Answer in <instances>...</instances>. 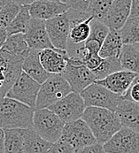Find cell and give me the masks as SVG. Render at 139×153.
<instances>
[{
    "mask_svg": "<svg viewBox=\"0 0 139 153\" xmlns=\"http://www.w3.org/2000/svg\"><path fill=\"white\" fill-rule=\"evenodd\" d=\"M82 119L88 124L97 142L107 143L122 126L115 111L98 107H86Z\"/></svg>",
    "mask_w": 139,
    "mask_h": 153,
    "instance_id": "6da1fadb",
    "label": "cell"
},
{
    "mask_svg": "<svg viewBox=\"0 0 139 153\" xmlns=\"http://www.w3.org/2000/svg\"><path fill=\"white\" fill-rule=\"evenodd\" d=\"M35 109L7 97L0 99V128L3 129L33 128Z\"/></svg>",
    "mask_w": 139,
    "mask_h": 153,
    "instance_id": "7a4b0ae2",
    "label": "cell"
},
{
    "mask_svg": "<svg viewBox=\"0 0 139 153\" xmlns=\"http://www.w3.org/2000/svg\"><path fill=\"white\" fill-rule=\"evenodd\" d=\"M65 122L48 108L36 109L33 115V129L45 141L54 143L62 135Z\"/></svg>",
    "mask_w": 139,
    "mask_h": 153,
    "instance_id": "3957f363",
    "label": "cell"
},
{
    "mask_svg": "<svg viewBox=\"0 0 139 153\" xmlns=\"http://www.w3.org/2000/svg\"><path fill=\"white\" fill-rule=\"evenodd\" d=\"M72 92L69 83L61 74H51L41 84L36 109H44L56 104ZM35 109V110H36Z\"/></svg>",
    "mask_w": 139,
    "mask_h": 153,
    "instance_id": "277c9868",
    "label": "cell"
},
{
    "mask_svg": "<svg viewBox=\"0 0 139 153\" xmlns=\"http://www.w3.org/2000/svg\"><path fill=\"white\" fill-rule=\"evenodd\" d=\"M80 95L86 107H98L113 111H115L119 104L123 99L122 96L114 94L97 82H94L88 86Z\"/></svg>",
    "mask_w": 139,
    "mask_h": 153,
    "instance_id": "5b68a950",
    "label": "cell"
},
{
    "mask_svg": "<svg viewBox=\"0 0 139 153\" xmlns=\"http://www.w3.org/2000/svg\"><path fill=\"white\" fill-rule=\"evenodd\" d=\"M61 74L69 83L72 92L78 94L97 82L96 76L84 63L73 57H69L67 66Z\"/></svg>",
    "mask_w": 139,
    "mask_h": 153,
    "instance_id": "8992f818",
    "label": "cell"
},
{
    "mask_svg": "<svg viewBox=\"0 0 139 153\" xmlns=\"http://www.w3.org/2000/svg\"><path fill=\"white\" fill-rule=\"evenodd\" d=\"M40 87V83L22 71L5 97L17 100L26 105L36 109V104Z\"/></svg>",
    "mask_w": 139,
    "mask_h": 153,
    "instance_id": "52a82bcc",
    "label": "cell"
},
{
    "mask_svg": "<svg viewBox=\"0 0 139 153\" xmlns=\"http://www.w3.org/2000/svg\"><path fill=\"white\" fill-rule=\"evenodd\" d=\"M60 139L70 144L74 151L97 143L90 127L83 119L66 123Z\"/></svg>",
    "mask_w": 139,
    "mask_h": 153,
    "instance_id": "ba28073f",
    "label": "cell"
},
{
    "mask_svg": "<svg viewBox=\"0 0 139 153\" xmlns=\"http://www.w3.org/2000/svg\"><path fill=\"white\" fill-rule=\"evenodd\" d=\"M85 108L83 97L75 92H71L56 104L48 107V109L57 114L65 123L82 119Z\"/></svg>",
    "mask_w": 139,
    "mask_h": 153,
    "instance_id": "9c48e42d",
    "label": "cell"
},
{
    "mask_svg": "<svg viewBox=\"0 0 139 153\" xmlns=\"http://www.w3.org/2000/svg\"><path fill=\"white\" fill-rule=\"evenodd\" d=\"M103 146L106 153H139V133L121 128Z\"/></svg>",
    "mask_w": 139,
    "mask_h": 153,
    "instance_id": "30bf717a",
    "label": "cell"
},
{
    "mask_svg": "<svg viewBox=\"0 0 139 153\" xmlns=\"http://www.w3.org/2000/svg\"><path fill=\"white\" fill-rule=\"evenodd\" d=\"M68 15L70 22L68 43L75 45L84 44L91 35V23L94 20L88 13H82L69 8Z\"/></svg>",
    "mask_w": 139,
    "mask_h": 153,
    "instance_id": "8fae6325",
    "label": "cell"
},
{
    "mask_svg": "<svg viewBox=\"0 0 139 153\" xmlns=\"http://www.w3.org/2000/svg\"><path fill=\"white\" fill-rule=\"evenodd\" d=\"M47 33L54 48L68 51L69 40L70 22L68 11L53 19L45 22Z\"/></svg>",
    "mask_w": 139,
    "mask_h": 153,
    "instance_id": "7c38bea8",
    "label": "cell"
},
{
    "mask_svg": "<svg viewBox=\"0 0 139 153\" xmlns=\"http://www.w3.org/2000/svg\"><path fill=\"white\" fill-rule=\"evenodd\" d=\"M24 36L31 50L42 51L54 48L50 41L45 21L31 18Z\"/></svg>",
    "mask_w": 139,
    "mask_h": 153,
    "instance_id": "4fadbf2b",
    "label": "cell"
},
{
    "mask_svg": "<svg viewBox=\"0 0 139 153\" xmlns=\"http://www.w3.org/2000/svg\"><path fill=\"white\" fill-rule=\"evenodd\" d=\"M23 61L4 58L0 54V99L4 97L22 72Z\"/></svg>",
    "mask_w": 139,
    "mask_h": 153,
    "instance_id": "5bb4252c",
    "label": "cell"
},
{
    "mask_svg": "<svg viewBox=\"0 0 139 153\" xmlns=\"http://www.w3.org/2000/svg\"><path fill=\"white\" fill-rule=\"evenodd\" d=\"M132 0H114L106 16L102 21L110 30L120 31L129 18Z\"/></svg>",
    "mask_w": 139,
    "mask_h": 153,
    "instance_id": "9a60e30c",
    "label": "cell"
},
{
    "mask_svg": "<svg viewBox=\"0 0 139 153\" xmlns=\"http://www.w3.org/2000/svg\"><path fill=\"white\" fill-rule=\"evenodd\" d=\"M39 58L44 68L50 74H62L67 66L69 55L68 51L48 48L40 51Z\"/></svg>",
    "mask_w": 139,
    "mask_h": 153,
    "instance_id": "2e32d148",
    "label": "cell"
},
{
    "mask_svg": "<svg viewBox=\"0 0 139 153\" xmlns=\"http://www.w3.org/2000/svg\"><path fill=\"white\" fill-rule=\"evenodd\" d=\"M28 8L32 18L46 22L65 13L70 7L68 4H65L36 0L28 5Z\"/></svg>",
    "mask_w": 139,
    "mask_h": 153,
    "instance_id": "e0dca14e",
    "label": "cell"
},
{
    "mask_svg": "<svg viewBox=\"0 0 139 153\" xmlns=\"http://www.w3.org/2000/svg\"><path fill=\"white\" fill-rule=\"evenodd\" d=\"M137 75L138 74L129 71L120 70L109 74L102 80L97 81L96 82L106 88L114 94L123 97Z\"/></svg>",
    "mask_w": 139,
    "mask_h": 153,
    "instance_id": "ac0fdd59",
    "label": "cell"
},
{
    "mask_svg": "<svg viewBox=\"0 0 139 153\" xmlns=\"http://www.w3.org/2000/svg\"><path fill=\"white\" fill-rule=\"evenodd\" d=\"M29 51L30 48L24 34H16L7 37L6 42L0 50V54L3 57L24 61Z\"/></svg>",
    "mask_w": 139,
    "mask_h": 153,
    "instance_id": "d6986e66",
    "label": "cell"
},
{
    "mask_svg": "<svg viewBox=\"0 0 139 153\" xmlns=\"http://www.w3.org/2000/svg\"><path fill=\"white\" fill-rule=\"evenodd\" d=\"M122 128H127L139 133V104L124 98L115 111Z\"/></svg>",
    "mask_w": 139,
    "mask_h": 153,
    "instance_id": "ffe728a7",
    "label": "cell"
},
{
    "mask_svg": "<svg viewBox=\"0 0 139 153\" xmlns=\"http://www.w3.org/2000/svg\"><path fill=\"white\" fill-rule=\"evenodd\" d=\"M40 51L31 50L22 64V71L38 83L43 84L51 75L44 68L39 58Z\"/></svg>",
    "mask_w": 139,
    "mask_h": 153,
    "instance_id": "44dd1931",
    "label": "cell"
},
{
    "mask_svg": "<svg viewBox=\"0 0 139 153\" xmlns=\"http://www.w3.org/2000/svg\"><path fill=\"white\" fill-rule=\"evenodd\" d=\"M123 45L120 31L110 30L101 46L99 56L103 59H120Z\"/></svg>",
    "mask_w": 139,
    "mask_h": 153,
    "instance_id": "7402d4cb",
    "label": "cell"
},
{
    "mask_svg": "<svg viewBox=\"0 0 139 153\" xmlns=\"http://www.w3.org/2000/svg\"><path fill=\"white\" fill-rule=\"evenodd\" d=\"M23 153H46L52 145L33 128L23 129Z\"/></svg>",
    "mask_w": 139,
    "mask_h": 153,
    "instance_id": "603a6c76",
    "label": "cell"
},
{
    "mask_svg": "<svg viewBox=\"0 0 139 153\" xmlns=\"http://www.w3.org/2000/svg\"><path fill=\"white\" fill-rule=\"evenodd\" d=\"M122 70L139 75V51L132 44H124L120 56Z\"/></svg>",
    "mask_w": 139,
    "mask_h": 153,
    "instance_id": "cb8c5ba5",
    "label": "cell"
},
{
    "mask_svg": "<svg viewBox=\"0 0 139 153\" xmlns=\"http://www.w3.org/2000/svg\"><path fill=\"white\" fill-rule=\"evenodd\" d=\"M5 134L4 153H23V129H4Z\"/></svg>",
    "mask_w": 139,
    "mask_h": 153,
    "instance_id": "d4e9b609",
    "label": "cell"
},
{
    "mask_svg": "<svg viewBox=\"0 0 139 153\" xmlns=\"http://www.w3.org/2000/svg\"><path fill=\"white\" fill-rule=\"evenodd\" d=\"M31 18L32 17L29 13L28 5H21L17 16L6 27L8 36L16 34H24L27 30V27L29 24Z\"/></svg>",
    "mask_w": 139,
    "mask_h": 153,
    "instance_id": "484cf974",
    "label": "cell"
},
{
    "mask_svg": "<svg viewBox=\"0 0 139 153\" xmlns=\"http://www.w3.org/2000/svg\"><path fill=\"white\" fill-rule=\"evenodd\" d=\"M120 33L124 44H139V17L129 18Z\"/></svg>",
    "mask_w": 139,
    "mask_h": 153,
    "instance_id": "4316f807",
    "label": "cell"
},
{
    "mask_svg": "<svg viewBox=\"0 0 139 153\" xmlns=\"http://www.w3.org/2000/svg\"><path fill=\"white\" fill-rule=\"evenodd\" d=\"M120 70H122L120 59H103L100 66L92 71V73L96 76L97 81H99Z\"/></svg>",
    "mask_w": 139,
    "mask_h": 153,
    "instance_id": "83f0119b",
    "label": "cell"
},
{
    "mask_svg": "<svg viewBox=\"0 0 139 153\" xmlns=\"http://www.w3.org/2000/svg\"><path fill=\"white\" fill-rule=\"evenodd\" d=\"M114 0H91L87 13L94 19L103 21Z\"/></svg>",
    "mask_w": 139,
    "mask_h": 153,
    "instance_id": "f1b7e54d",
    "label": "cell"
},
{
    "mask_svg": "<svg viewBox=\"0 0 139 153\" xmlns=\"http://www.w3.org/2000/svg\"><path fill=\"white\" fill-rule=\"evenodd\" d=\"M20 8L21 5L10 0L0 12V27L6 28L17 16Z\"/></svg>",
    "mask_w": 139,
    "mask_h": 153,
    "instance_id": "f546056e",
    "label": "cell"
},
{
    "mask_svg": "<svg viewBox=\"0 0 139 153\" xmlns=\"http://www.w3.org/2000/svg\"><path fill=\"white\" fill-rule=\"evenodd\" d=\"M109 32L110 28L104 22L94 19L91 23V35L89 39L97 41L102 45Z\"/></svg>",
    "mask_w": 139,
    "mask_h": 153,
    "instance_id": "4dcf8cb0",
    "label": "cell"
},
{
    "mask_svg": "<svg viewBox=\"0 0 139 153\" xmlns=\"http://www.w3.org/2000/svg\"><path fill=\"white\" fill-rule=\"evenodd\" d=\"M122 97L125 100L139 104V75L135 77L130 87L129 88L128 91Z\"/></svg>",
    "mask_w": 139,
    "mask_h": 153,
    "instance_id": "1f68e13d",
    "label": "cell"
},
{
    "mask_svg": "<svg viewBox=\"0 0 139 153\" xmlns=\"http://www.w3.org/2000/svg\"><path fill=\"white\" fill-rule=\"evenodd\" d=\"M74 149L66 143L65 141L59 139L58 142L52 143L51 148L47 151L46 153H74Z\"/></svg>",
    "mask_w": 139,
    "mask_h": 153,
    "instance_id": "d6a6232c",
    "label": "cell"
},
{
    "mask_svg": "<svg viewBox=\"0 0 139 153\" xmlns=\"http://www.w3.org/2000/svg\"><path fill=\"white\" fill-rule=\"evenodd\" d=\"M91 2V0H68V5L73 10L87 13Z\"/></svg>",
    "mask_w": 139,
    "mask_h": 153,
    "instance_id": "836d02e7",
    "label": "cell"
},
{
    "mask_svg": "<svg viewBox=\"0 0 139 153\" xmlns=\"http://www.w3.org/2000/svg\"><path fill=\"white\" fill-rule=\"evenodd\" d=\"M103 61V58L99 56V54L97 55H91L87 58V59L84 61V65L87 66L91 72L96 70Z\"/></svg>",
    "mask_w": 139,
    "mask_h": 153,
    "instance_id": "e575fe53",
    "label": "cell"
},
{
    "mask_svg": "<svg viewBox=\"0 0 139 153\" xmlns=\"http://www.w3.org/2000/svg\"><path fill=\"white\" fill-rule=\"evenodd\" d=\"M74 153H106V152H105L103 144L97 143L92 145L85 146L82 149H79L75 151Z\"/></svg>",
    "mask_w": 139,
    "mask_h": 153,
    "instance_id": "d590c367",
    "label": "cell"
},
{
    "mask_svg": "<svg viewBox=\"0 0 139 153\" xmlns=\"http://www.w3.org/2000/svg\"><path fill=\"white\" fill-rule=\"evenodd\" d=\"M139 17V0H132L131 12L129 18H138Z\"/></svg>",
    "mask_w": 139,
    "mask_h": 153,
    "instance_id": "8d00e7d4",
    "label": "cell"
},
{
    "mask_svg": "<svg viewBox=\"0 0 139 153\" xmlns=\"http://www.w3.org/2000/svg\"><path fill=\"white\" fill-rule=\"evenodd\" d=\"M7 37H8V35L6 32V28L0 27V50L4 46V43L6 42Z\"/></svg>",
    "mask_w": 139,
    "mask_h": 153,
    "instance_id": "74e56055",
    "label": "cell"
},
{
    "mask_svg": "<svg viewBox=\"0 0 139 153\" xmlns=\"http://www.w3.org/2000/svg\"><path fill=\"white\" fill-rule=\"evenodd\" d=\"M4 140H5L4 130L0 128V153H4Z\"/></svg>",
    "mask_w": 139,
    "mask_h": 153,
    "instance_id": "f35d334b",
    "label": "cell"
},
{
    "mask_svg": "<svg viewBox=\"0 0 139 153\" xmlns=\"http://www.w3.org/2000/svg\"><path fill=\"white\" fill-rule=\"evenodd\" d=\"M11 1L14 2L15 4H17L19 5H29L35 0H11Z\"/></svg>",
    "mask_w": 139,
    "mask_h": 153,
    "instance_id": "ab89813d",
    "label": "cell"
},
{
    "mask_svg": "<svg viewBox=\"0 0 139 153\" xmlns=\"http://www.w3.org/2000/svg\"><path fill=\"white\" fill-rule=\"evenodd\" d=\"M35 1H36V0H35ZM42 1H51V2L59 3V4H68V0H42Z\"/></svg>",
    "mask_w": 139,
    "mask_h": 153,
    "instance_id": "60d3db41",
    "label": "cell"
},
{
    "mask_svg": "<svg viewBox=\"0 0 139 153\" xmlns=\"http://www.w3.org/2000/svg\"><path fill=\"white\" fill-rule=\"evenodd\" d=\"M10 0H0V12L1 10L7 4V3L9 2Z\"/></svg>",
    "mask_w": 139,
    "mask_h": 153,
    "instance_id": "b9f144b4",
    "label": "cell"
},
{
    "mask_svg": "<svg viewBox=\"0 0 139 153\" xmlns=\"http://www.w3.org/2000/svg\"><path fill=\"white\" fill-rule=\"evenodd\" d=\"M133 45L135 46V48H136V49H137V50H138V51H139V44H133Z\"/></svg>",
    "mask_w": 139,
    "mask_h": 153,
    "instance_id": "7bdbcfd3",
    "label": "cell"
}]
</instances>
